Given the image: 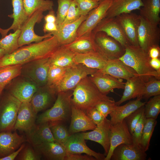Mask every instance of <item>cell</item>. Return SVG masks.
Instances as JSON below:
<instances>
[{
	"mask_svg": "<svg viewBox=\"0 0 160 160\" xmlns=\"http://www.w3.org/2000/svg\"><path fill=\"white\" fill-rule=\"evenodd\" d=\"M87 16L81 15L73 22L57 26V31L52 33V35L56 37L61 45L70 44L76 38L77 30Z\"/></svg>",
	"mask_w": 160,
	"mask_h": 160,
	"instance_id": "cell-24",
	"label": "cell"
},
{
	"mask_svg": "<svg viewBox=\"0 0 160 160\" xmlns=\"http://www.w3.org/2000/svg\"><path fill=\"white\" fill-rule=\"evenodd\" d=\"M125 83L124 91L121 99L115 102L116 105L132 99L140 98L145 82L138 75L127 79Z\"/></svg>",
	"mask_w": 160,
	"mask_h": 160,
	"instance_id": "cell-27",
	"label": "cell"
},
{
	"mask_svg": "<svg viewBox=\"0 0 160 160\" xmlns=\"http://www.w3.org/2000/svg\"><path fill=\"white\" fill-rule=\"evenodd\" d=\"M97 70L82 64H75L67 68L63 79L52 89L57 94L59 92L73 90L83 79Z\"/></svg>",
	"mask_w": 160,
	"mask_h": 160,
	"instance_id": "cell-5",
	"label": "cell"
},
{
	"mask_svg": "<svg viewBox=\"0 0 160 160\" xmlns=\"http://www.w3.org/2000/svg\"><path fill=\"white\" fill-rule=\"evenodd\" d=\"M94 157L88 155H82L81 154H74L67 153L65 160H95Z\"/></svg>",
	"mask_w": 160,
	"mask_h": 160,
	"instance_id": "cell-52",
	"label": "cell"
},
{
	"mask_svg": "<svg viewBox=\"0 0 160 160\" xmlns=\"http://www.w3.org/2000/svg\"><path fill=\"white\" fill-rule=\"evenodd\" d=\"M148 53L151 59L159 58L160 55L159 46H155L151 48L149 50Z\"/></svg>",
	"mask_w": 160,
	"mask_h": 160,
	"instance_id": "cell-55",
	"label": "cell"
},
{
	"mask_svg": "<svg viewBox=\"0 0 160 160\" xmlns=\"http://www.w3.org/2000/svg\"><path fill=\"white\" fill-rule=\"evenodd\" d=\"M112 0H103L99 2L98 5L88 14L86 19L79 27L76 38L90 33L105 16L110 7Z\"/></svg>",
	"mask_w": 160,
	"mask_h": 160,
	"instance_id": "cell-12",
	"label": "cell"
},
{
	"mask_svg": "<svg viewBox=\"0 0 160 160\" xmlns=\"http://www.w3.org/2000/svg\"><path fill=\"white\" fill-rule=\"evenodd\" d=\"M143 6L140 10V15L152 24L160 23V0H142Z\"/></svg>",
	"mask_w": 160,
	"mask_h": 160,
	"instance_id": "cell-34",
	"label": "cell"
},
{
	"mask_svg": "<svg viewBox=\"0 0 160 160\" xmlns=\"http://www.w3.org/2000/svg\"><path fill=\"white\" fill-rule=\"evenodd\" d=\"M100 31L105 33L118 41L125 48L130 44L115 17H104L92 31L94 34Z\"/></svg>",
	"mask_w": 160,
	"mask_h": 160,
	"instance_id": "cell-16",
	"label": "cell"
},
{
	"mask_svg": "<svg viewBox=\"0 0 160 160\" xmlns=\"http://www.w3.org/2000/svg\"><path fill=\"white\" fill-rule=\"evenodd\" d=\"M144 110V105L138 108L124 119L131 135L133 133L135 127L139 121Z\"/></svg>",
	"mask_w": 160,
	"mask_h": 160,
	"instance_id": "cell-46",
	"label": "cell"
},
{
	"mask_svg": "<svg viewBox=\"0 0 160 160\" xmlns=\"http://www.w3.org/2000/svg\"><path fill=\"white\" fill-rule=\"evenodd\" d=\"M58 8L55 23L57 26L61 25L66 16L72 0H57Z\"/></svg>",
	"mask_w": 160,
	"mask_h": 160,
	"instance_id": "cell-44",
	"label": "cell"
},
{
	"mask_svg": "<svg viewBox=\"0 0 160 160\" xmlns=\"http://www.w3.org/2000/svg\"><path fill=\"white\" fill-rule=\"evenodd\" d=\"M75 54L61 45L49 57L50 65L63 68L71 67L75 64L74 61Z\"/></svg>",
	"mask_w": 160,
	"mask_h": 160,
	"instance_id": "cell-35",
	"label": "cell"
},
{
	"mask_svg": "<svg viewBox=\"0 0 160 160\" xmlns=\"http://www.w3.org/2000/svg\"><path fill=\"white\" fill-rule=\"evenodd\" d=\"M96 0V1H98V2H100L102 0Z\"/></svg>",
	"mask_w": 160,
	"mask_h": 160,
	"instance_id": "cell-59",
	"label": "cell"
},
{
	"mask_svg": "<svg viewBox=\"0 0 160 160\" xmlns=\"http://www.w3.org/2000/svg\"><path fill=\"white\" fill-rule=\"evenodd\" d=\"M97 71L116 78L126 80L138 75L133 68L119 59H108L104 68Z\"/></svg>",
	"mask_w": 160,
	"mask_h": 160,
	"instance_id": "cell-23",
	"label": "cell"
},
{
	"mask_svg": "<svg viewBox=\"0 0 160 160\" xmlns=\"http://www.w3.org/2000/svg\"><path fill=\"white\" fill-rule=\"evenodd\" d=\"M73 90L59 92L53 106L37 116L36 124L63 121L71 112Z\"/></svg>",
	"mask_w": 160,
	"mask_h": 160,
	"instance_id": "cell-4",
	"label": "cell"
},
{
	"mask_svg": "<svg viewBox=\"0 0 160 160\" xmlns=\"http://www.w3.org/2000/svg\"><path fill=\"white\" fill-rule=\"evenodd\" d=\"M140 98L129 101L121 106L116 105L109 114L111 124L122 121L125 118L138 108L144 105L146 102H143Z\"/></svg>",
	"mask_w": 160,
	"mask_h": 160,
	"instance_id": "cell-32",
	"label": "cell"
},
{
	"mask_svg": "<svg viewBox=\"0 0 160 160\" xmlns=\"http://www.w3.org/2000/svg\"><path fill=\"white\" fill-rule=\"evenodd\" d=\"M37 114L30 102L21 103L13 130L28 131L36 124Z\"/></svg>",
	"mask_w": 160,
	"mask_h": 160,
	"instance_id": "cell-19",
	"label": "cell"
},
{
	"mask_svg": "<svg viewBox=\"0 0 160 160\" xmlns=\"http://www.w3.org/2000/svg\"><path fill=\"white\" fill-rule=\"evenodd\" d=\"M85 112L96 125L101 123L106 118L95 107L90 108Z\"/></svg>",
	"mask_w": 160,
	"mask_h": 160,
	"instance_id": "cell-51",
	"label": "cell"
},
{
	"mask_svg": "<svg viewBox=\"0 0 160 160\" xmlns=\"http://www.w3.org/2000/svg\"><path fill=\"white\" fill-rule=\"evenodd\" d=\"M71 113V121L69 129L70 135L87 130H92L96 127V125L83 111L72 104Z\"/></svg>",
	"mask_w": 160,
	"mask_h": 160,
	"instance_id": "cell-20",
	"label": "cell"
},
{
	"mask_svg": "<svg viewBox=\"0 0 160 160\" xmlns=\"http://www.w3.org/2000/svg\"><path fill=\"white\" fill-rule=\"evenodd\" d=\"M43 12L38 10L34 12L28 19L21 29V32L18 39L19 47L33 42H38L50 37L52 36V33H48L44 35L40 36L36 34L34 31L36 23H39L44 17Z\"/></svg>",
	"mask_w": 160,
	"mask_h": 160,
	"instance_id": "cell-9",
	"label": "cell"
},
{
	"mask_svg": "<svg viewBox=\"0 0 160 160\" xmlns=\"http://www.w3.org/2000/svg\"><path fill=\"white\" fill-rule=\"evenodd\" d=\"M21 31L18 29L0 39V48L4 49L6 54L12 53L19 47L18 39Z\"/></svg>",
	"mask_w": 160,
	"mask_h": 160,
	"instance_id": "cell-39",
	"label": "cell"
},
{
	"mask_svg": "<svg viewBox=\"0 0 160 160\" xmlns=\"http://www.w3.org/2000/svg\"><path fill=\"white\" fill-rule=\"evenodd\" d=\"M147 154L138 145L122 144L114 150L112 160H145Z\"/></svg>",
	"mask_w": 160,
	"mask_h": 160,
	"instance_id": "cell-22",
	"label": "cell"
},
{
	"mask_svg": "<svg viewBox=\"0 0 160 160\" xmlns=\"http://www.w3.org/2000/svg\"><path fill=\"white\" fill-rule=\"evenodd\" d=\"M122 144H133L132 135L124 119L121 122L111 124L110 148L105 160H110L114 149Z\"/></svg>",
	"mask_w": 160,
	"mask_h": 160,
	"instance_id": "cell-15",
	"label": "cell"
},
{
	"mask_svg": "<svg viewBox=\"0 0 160 160\" xmlns=\"http://www.w3.org/2000/svg\"><path fill=\"white\" fill-rule=\"evenodd\" d=\"M12 4L13 13L8 15V17L13 19V22L11 26L7 29H3L0 27L1 38L7 35L10 30H13L14 32L18 29H21L29 18L25 13L23 0H12Z\"/></svg>",
	"mask_w": 160,
	"mask_h": 160,
	"instance_id": "cell-28",
	"label": "cell"
},
{
	"mask_svg": "<svg viewBox=\"0 0 160 160\" xmlns=\"http://www.w3.org/2000/svg\"><path fill=\"white\" fill-rule=\"evenodd\" d=\"M150 63L153 69L157 71H160V60L159 58L151 59Z\"/></svg>",
	"mask_w": 160,
	"mask_h": 160,
	"instance_id": "cell-57",
	"label": "cell"
},
{
	"mask_svg": "<svg viewBox=\"0 0 160 160\" xmlns=\"http://www.w3.org/2000/svg\"><path fill=\"white\" fill-rule=\"evenodd\" d=\"M32 146L31 145H25L15 159L18 160H40L41 156L37 153Z\"/></svg>",
	"mask_w": 160,
	"mask_h": 160,
	"instance_id": "cell-45",
	"label": "cell"
},
{
	"mask_svg": "<svg viewBox=\"0 0 160 160\" xmlns=\"http://www.w3.org/2000/svg\"><path fill=\"white\" fill-rule=\"evenodd\" d=\"M22 65H7L0 68V93L15 78L20 75Z\"/></svg>",
	"mask_w": 160,
	"mask_h": 160,
	"instance_id": "cell-36",
	"label": "cell"
},
{
	"mask_svg": "<svg viewBox=\"0 0 160 160\" xmlns=\"http://www.w3.org/2000/svg\"><path fill=\"white\" fill-rule=\"evenodd\" d=\"M72 104L84 112L100 102L114 99L101 93L88 76L83 79L73 89Z\"/></svg>",
	"mask_w": 160,
	"mask_h": 160,
	"instance_id": "cell-3",
	"label": "cell"
},
{
	"mask_svg": "<svg viewBox=\"0 0 160 160\" xmlns=\"http://www.w3.org/2000/svg\"><path fill=\"white\" fill-rule=\"evenodd\" d=\"M60 121L49 122L50 128L55 141L63 146L71 135Z\"/></svg>",
	"mask_w": 160,
	"mask_h": 160,
	"instance_id": "cell-40",
	"label": "cell"
},
{
	"mask_svg": "<svg viewBox=\"0 0 160 160\" xmlns=\"http://www.w3.org/2000/svg\"><path fill=\"white\" fill-rule=\"evenodd\" d=\"M160 112V95L153 96L144 105V114L146 118L156 119Z\"/></svg>",
	"mask_w": 160,
	"mask_h": 160,
	"instance_id": "cell-42",
	"label": "cell"
},
{
	"mask_svg": "<svg viewBox=\"0 0 160 160\" xmlns=\"http://www.w3.org/2000/svg\"><path fill=\"white\" fill-rule=\"evenodd\" d=\"M25 133L28 141L33 148L44 143L55 141L48 122L36 124Z\"/></svg>",
	"mask_w": 160,
	"mask_h": 160,
	"instance_id": "cell-21",
	"label": "cell"
},
{
	"mask_svg": "<svg viewBox=\"0 0 160 160\" xmlns=\"http://www.w3.org/2000/svg\"><path fill=\"white\" fill-rule=\"evenodd\" d=\"M151 59L148 53L139 46L129 44L125 47L124 54L119 59L133 68L146 82L153 77L160 79V71L151 67Z\"/></svg>",
	"mask_w": 160,
	"mask_h": 160,
	"instance_id": "cell-2",
	"label": "cell"
},
{
	"mask_svg": "<svg viewBox=\"0 0 160 160\" xmlns=\"http://www.w3.org/2000/svg\"><path fill=\"white\" fill-rule=\"evenodd\" d=\"M94 34L95 41L98 51L108 59H118L124 53L125 48L105 33L100 31Z\"/></svg>",
	"mask_w": 160,
	"mask_h": 160,
	"instance_id": "cell-10",
	"label": "cell"
},
{
	"mask_svg": "<svg viewBox=\"0 0 160 160\" xmlns=\"http://www.w3.org/2000/svg\"><path fill=\"white\" fill-rule=\"evenodd\" d=\"M94 36L95 34L92 32L77 38L71 43L64 46L75 53H84L93 51L99 52L95 41Z\"/></svg>",
	"mask_w": 160,
	"mask_h": 160,
	"instance_id": "cell-33",
	"label": "cell"
},
{
	"mask_svg": "<svg viewBox=\"0 0 160 160\" xmlns=\"http://www.w3.org/2000/svg\"><path fill=\"white\" fill-rule=\"evenodd\" d=\"M7 86L8 92L22 103L30 102L39 87L32 81L21 75L13 79Z\"/></svg>",
	"mask_w": 160,
	"mask_h": 160,
	"instance_id": "cell-11",
	"label": "cell"
},
{
	"mask_svg": "<svg viewBox=\"0 0 160 160\" xmlns=\"http://www.w3.org/2000/svg\"><path fill=\"white\" fill-rule=\"evenodd\" d=\"M108 60L98 51L84 53H76L74 58L75 64H82L88 68L97 70L102 69Z\"/></svg>",
	"mask_w": 160,
	"mask_h": 160,
	"instance_id": "cell-29",
	"label": "cell"
},
{
	"mask_svg": "<svg viewBox=\"0 0 160 160\" xmlns=\"http://www.w3.org/2000/svg\"><path fill=\"white\" fill-rule=\"evenodd\" d=\"M25 140L23 137L16 132H0V158L5 157L15 151Z\"/></svg>",
	"mask_w": 160,
	"mask_h": 160,
	"instance_id": "cell-25",
	"label": "cell"
},
{
	"mask_svg": "<svg viewBox=\"0 0 160 160\" xmlns=\"http://www.w3.org/2000/svg\"><path fill=\"white\" fill-rule=\"evenodd\" d=\"M33 148L41 156L49 160H65L67 153L65 147L55 141L44 143Z\"/></svg>",
	"mask_w": 160,
	"mask_h": 160,
	"instance_id": "cell-31",
	"label": "cell"
},
{
	"mask_svg": "<svg viewBox=\"0 0 160 160\" xmlns=\"http://www.w3.org/2000/svg\"><path fill=\"white\" fill-rule=\"evenodd\" d=\"M49 57L33 60L22 65L20 75L33 81L39 87L47 85L50 66Z\"/></svg>",
	"mask_w": 160,
	"mask_h": 160,
	"instance_id": "cell-7",
	"label": "cell"
},
{
	"mask_svg": "<svg viewBox=\"0 0 160 160\" xmlns=\"http://www.w3.org/2000/svg\"><path fill=\"white\" fill-rule=\"evenodd\" d=\"M89 77L100 91L106 95L114 89L124 88L125 83L123 82L122 79L104 73L97 70Z\"/></svg>",
	"mask_w": 160,
	"mask_h": 160,
	"instance_id": "cell-18",
	"label": "cell"
},
{
	"mask_svg": "<svg viewBox=\"0 0 160 160\" xmlns=\"http://www.w3.org/2000/svg\"><path fill=\"white\" fill-rule=\"evenodd\" d=\"M57 95L53 89L47 85L39 87L30 102L37 113L48 108L52 103Z\"/></svg>",
	"mask_w": 160,
	"mask_h": 160,
	"instance_id": "cell-26",
	"label": "cell"
},
{
	"mask_svg": "<svg viewBox=\"0 0 160 160\" xmlns=\"http://www.w3.org/2000/svg\"><path fill=\"white\" fill-rule=\"evenodd\" d=\"M159 95H160V79L152 77L145 82L140 98L148 100L152 97Z\"/></svg>",
	"mask_w": 160,
	"mask_h": 160,
	"instance_id": "cell-41",
	"label": "cell"
},
{
	"mask_svg": "<svg viewBox=\"0 0 160 160\" xmlns=\"http://www.w3.org/2000/svg\"><path fill=\"white\" fill-rule=\"evenodd\" d=\"M61 45L54 36L27 46H23L0 59V68L7 65H23L29 62L49 57Z\"/></svg>",
	"mask_w": 160,
	"mask_h": 160,
	"instance_id": "cell-1",
	"label": "cell"
},
{
	"mask_svg": "<svg viewBox=\"0 0 160 160\" xmlns=\"http://www.w3.org/2000/svg\"><path fill=\"white\" fill-rule=\"evenodd\" d=\"M23 2L25 13L28 17L38 10L44 12L53 10L54 3L51 0H23Z\"/></svg>",
	"mask_w": 160,
	"mask_h": 160,
	"instance_id": "cell-37",
	"label": "cell"
},
{
	"mask_svg": "<svg viewBox=\"0 0 160 160\" xmlns=\"http://www.w3.org/2000/svg\"><path fill=\"white\" fill-rule=\"evenodd\" d=\"M6 54V53L5 50L4 49L0 48V59Z\"/></svg>",
	"mask_w": 160,
	"mask_h": 160,
	"instance_id": "cell-58",
	"label": "cell"
},
{
	"mask_svg": "<svg viewBox=\"0 0 160 160\" xmlns=\"http://www.w3.org/2000/svg\"><path fill=\"white\" fill-rule=\"evenodd\" d=\"M63 146L67 152L71 154L84 153L98 160H105L106 156L105 154L96 152L89 148L79 133L71 135Z\"/></svg>",
	"mask_w": 160,
	"mask_h": 160,
	"instance_id": "cell-17",
	"label": "cell"
},
{
	"mask_svg": "<svg viewBox=\"0 0 160 160\" xmlns=\"http://www.w3.org/2000/svg\"><path fill=\"white\" fill-rule=\"evenodd\" d=\"M156 119L152 118H146L139 145L144 151L148 149L150 141L155 128L157 124Z\"/></svg>",
	"mask_w": 160,
	"mask_h": 160,
	"instance_id": "cell-38",
	"label": "cell"
},
{
	"mask_svg": "<svg viewBox=\"0 0 160 160\" xmlns=\"http://www.w3.org/2000/svg\"><path fill=\"white\" fill-rule=\"evenodd\" d=\"M114 100L102 101L95 106L105 117L106 118L113 111L116 105Z\"/></svg>",
	"mask_w": 160,
	"mask_h": 160,
	"instance_id": "cell-50",
	"label": "cell"
},
{
	"mask_svg": "<svg viewBox=\"0 0 160 160\" xmlns=\"http://www.w3.org/2000/svg\"><path fill=\"white\" fill-rule=\"evenodd\" d=\"M25 145V144L23 143L15 151L5 157L0 158V160H14L15 159L16 157L24 147Z\"/></svg>",
	"mask_w": 160,
	"mask_h": 160,
	"instance_id": "cell-54",
	"label": "cell"
},
{
	"mask_svg": "<svg viewBox=\"0 0 160 160\" xmlns=\"http://www.w3.org/2000/svg\"><path fill=\"white\" fill-rule=\"evenodd\" d=\"M140 17V23L138 31L139 46L148 53L151 48L159 46L160 29L158 25L153 24Z\"/></svg>",
	"mask_w": 160,
	"mask_h": 160,
	"instance_id": "cell-8",
	"label": "cell"
},
{
	"mask_svg": "<svg viewBox=\"0 0 160 160\" xmlns=\"http://www.w3.org/2000/svg\"><path fill=\"white\" fill-rule=\"evenodd\" d=\"M143 6L142 0H112L105 17H114L124 13L140 10Z\"/></svg>",
	"mask_w": 160,
	"mask_h": 160,
	"instance_id": "cell-30",
	"label": "cell"
},
{
	"mask_svg": "<svg viewBox=\"0 0 160 160\" xmlns=\"http://www.w3.org/2000/svg\"><path fill=\"white\" fill-rule=\"evenodd\" d=\"M81 16L78 5L72 0L66 16L61 25L73 22L79 19Z\"/></svg>",
	"mask_w": 160,
	"mask_h": 160,
	"instance_id": "cell-48",
	"label": "cell"
},
{
	"mask_svg": "<svg viewBox=\"0 0 160 160\" xmlns=\"http://www.w3.org/2000/svg\"><path fill=\"white\" fill-rule=\"evenodd\" d=\"M67 68L50 65L46 85L52 88H54L63 79Z\"/></svg>",
	"mask_w": 160,
	"mask_h": 160,
	"instance_id": "cell-43",
	"label": "cell"
},
{
	"mask_svg": "<svg viewBox=\"0 0 160 160\" xmlns=\"http://www.w3.org/2000/svg\"><path fill=\"white\" fill-rule=\"evenodd\" d=\"M146 119L144 111L139 121L135 127L133 133L132 134L133 144L134 145H139V141Z\"/></svg>",
	"mask_w": 160,
	"mask_h": 160,
	"instance_id": "cell-49",
	"label": "cell"
},
{
	"mask_svg": "<svg viewBox=\"0 0 160 160\" xmlns=\"http://www.w3.org/2000/svg\"><path fill=\"white\" fill-rule=\"evenodd\" d=\"M44 19L46 23H55L56 18L55 11L52 10L49 11V13L44 17Z\"/></svg>",
	"mask_w": 160,
	"mask_h": 160,
	"instance_id": "cell-56",
	"label": "cell"
},
{
	"mask_svg": "<svg viewBox=\"0 0 160 160\" xmlns=\"http://www.w3.org/2000/svg\"><path fill=\"white\" fill-rule=\"evenodd\" d=\"M111 124L110 120L105 118L101 123L96 125V128L92 131L79 134L85 140L94 141L101 145L106 156L110 148Z\"/></svg>",
	"mask_w": 160,
	"mask_h": 160,
	"instance_id": "cell-14",
	"label": "cell"
},
{
	"mask_svg": "<svg viewBox=\"0 0 160 160\" xmlns=\"http://www.w3.org/2000/svg\"><path fill=\"white\" fill-rule=\"evenodd\" d=\"M21 102L9 92L0 103V132L13 130Z\"/></svg>",
	"mask_w": 160,
	"mask_h": 160,
	"instance_id": "cell-6",
	"label": "cell"
},
{
	"mask_svg": "<svg viewBox=\"0 0 160 160\" xmlns=\"http://www.w3.org/2000/svg\"><path fill=\"white\" fill-rule=\"evenodd\" d=\"M1 93H0V96H1Z\"/></svg>",
	"mask_w": 160,
	"mask_h": 160,
	"instance_id": "cell-60",
	"label": "cell"
},
{
	"mask_svg": "<svg viewBox=\"0 0 160 160\" xmlns=\"http://www.w3.org/2000/svg\"><path fill=\"white\" fill-rule=\"evenodd\" d=\"M78 5L81 15H88L89 12L96 7L99 2L95 0H72Z\"/></svg>",
	"mask_w": 160,
	"mask_h": 160,
	"instance_id": "cell-47",
	"label": "cell"
},
{
	"mask_svg": "<svg viewBox=\"0 0 160 160\" xmlns=\"http://www.w3.org/2000/svg\"><path fill=\"white\" fill-rule=\"evenodd\" d=\"M57 26L55 23H46L44 24L43 31L44 33H52L57 31Z\"/></svg>",
	"mask_w": 160,
	"mask_h": 160,
	"instance_id": "cell-53",
	"label": "cell"
},
{
	"mask_svg": "<svg viewBox=\"0 0 160 160\" xmlns=\"http://www.w3.org/2000/svg\"><path fill=\"white\" fill-rule=\"evenodd\" d=\"M115 17L129 44L139 46L138 31L140 21V15L131 12L121 14Z\"/></svg>",
	"mask_w": 160,
	"mask_h": 160,
	"instance_id": "cell-13",
	"label": "cell"
}]
</instances>
